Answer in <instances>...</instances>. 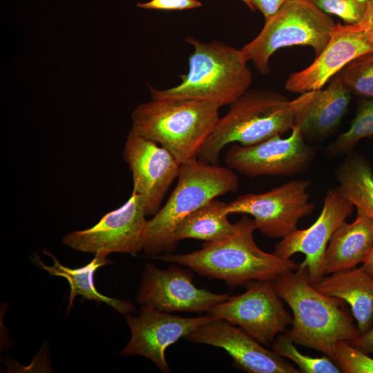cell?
<instances>
[{
	"label": "cell",
	"instance_id": "obj_1",
	"mask_svg": "<svg viewBox=\"0 0 373 373\" xmlns=\"http://www.w3.org/2000/svg\"><path fill=\"white\" fill-rule=\"evenodd\" d=\"M235 225L231 236L217 242H205L200 249L187 254H162L154 258L186 266L209 278L222 280L230 288L254 280L273 281L299 268L294 261L265 252L257 246L253 218L244 216Z\"/></svg>",
	"mask_w": 373,
	"mask_h": 373
},
{
	"label": "cell",
	"instance_id": "obj_2",
	"mask_svg": "<svg viewBox=\"0 0 373 373\" xmlns=\"http://www.w3.org/2000/svg\"><path fill=\"white\" fill-rule=\"evenodd\" d=\"M272 283L293 312L291 328L285 332L295 345L319 351L334 361L338 342H350L360 336L352 318L341 308L344 301L316 290L307 267L299 266Z\"/></svg>",
	"mask_w": 373,
	"mask_h": 373
},
{
	"label": "cell",
	"instance_id": "obj_3",
	"mask_svg": "<svg viewBox=\"0 0 373 373\" xmlns=\"http://www.w3.org/2000/svg\"><path fill=\"white\" fill-rule=\"evenodd\" d=\"M193 48L181 82L168 89L149 86L151 99H189L230 105L248 90L253 77L240 49L220 41L204 42L186 37Z\"/></svg>",
	"mask_w": 373,
	"mask_h": 373
},
{
	"label": "cell",
	"instance_id": "obj_4",
	"mask_svg": "<svg viewBox=\"0 0 373 373\" xmlns=\"http://www.w3.org/2000/svg\"><path fill=\"white\" fill-rule=\"evenodd\" d=\"M237 175L229 169L199 159L182 164L177 184L162 208L146 221L143 250L150 256L172 253L174 232L190 213L216 197L238 191Z\"/></svg>",
	"mask_w": 373,
	"mask_h": 373
},
{
	"label": "cell",
	"instance_id": "obj_5",
	"mask_svg": "<svg viewBox=\"0 0 373 373\" xmlns=\"http://www.w3.org/2000/svg\"><path fill=\"white\" fill-rule=\"evenodd\" d=\"M219 108L207 102L151 99L133 110L132 127L169 151L181 165L198 159L220 118Z\"/></svg>",
	"mask_w": 373,
	"mask_h": 373
},
{
	"label": "cell",
	"instance_id": "obj_6",
	"mask_svg": "<svg viewBox=\"0 0 373 373\" xmlns=\"http://www.w3.org/2000/svg\"><path fill=\"white\" fill-rule=\"evenodd\" d=\"M294 123V100L271 90H247L219 118L198 159L219 164L220 153L227 144L254 145L285 133Z\"/></svg>",
	"mask_w": 373,
	"mask_h": 373
},
{
	"label": "cell",
	"instance_id": "obj_7",
	"mask_svg": "<svg viewBox=\"0 0 373 373\" xmlns=\"http://www.w3.org/2000/svg\"><path fill=\"white\" fill-rule=\"evenodd\" d=\"M331 17L312 1L287 0L265 20L260 33L240 50L263 75L270 72L269 60L278 49L309 46L318 56L329 41L336 27Z\"/></svg>",
	"mask_w": 373,
	"mask_h": 373
},
{
	"label": "cell",
	"instance_id": "obj_8",
	"mask_svg": "<svg viewBox=\"0 0 373 373\" xmlns=\"http://www.w3.org/2000/svg\"><path fill=\"white\" fill-rule=\"evenodd\" d=\"M310 184L306 180H293L265 193L240 195L227 203V213L251 216L262 233L283 238L297 229L302 218L315 210L307 191Z\"/></svg>",
	"mask_w": 373,
	"mask_h": 373
},
{
	"label": "cell",
	"instance_id": "obj_9",
	"mask_svg": "<svg viewBox=\"0 0 373 373\" xmlns=\"http://www.w3.org/2000/svg\"><path fill=\"white\" fill-rule=\"evenodd\" d=\"M245 286L244 293L228 297L207 314L238 326L262 345L269 346L291 325L293 317L285 309L272 281L254 280Z\"/></svg>",
	"mask_w": 373,
	"mask_h": 373
},
{
	"label": "cell",
	"instance_id": "obj_10",
	"mask_svg": "<svg viewBox=\"0 0 373 373\" xmlns=\"http://www.w3.org/2000/svg\"><path fill=\"white\" fill-rule=\"evenodd\" d=\"M291 131L286 138L277 135L254 145L235 143L226 153L227 167L250 178L293 176L305 171L316 150L306 142L298 126Z\"/></svg>",
	"mask_w": 373,
	"mask_h": 373
},
{
	"label": "cell",
	"instance_id": "obj_11",
	"mask_svg": "<svg viewBox=\"0 0 373 373\" xmlns=\"http://www.w3.org/2000/svg\"><path fill=\"white\" fill-rule=\"evenodd\" d=\"M146 216L142 197L133 191L122 207L106 213L90 228L66 233L61 242L85 253H102L108 256L119 252L136 255L143 250Z\"/></svg>",
	"mask_w": 373,
	"mask_h": 373
},
{
	"label": "cell",
	"instance_id": "obj_12",
	"mask_svg": "<svg viewBox=\"0 0 373 373\" xmlns=\"http://www.w3.org/2000/svg\"><path fill=\"white\" fill-rule=\"evenodd\" d=\"M173 263L165 269L153 264L145 265L136 295L141 307H151L164 312L201 313L228 298L227 294H216L196 287L189 269Z\"/></svg>",
	"mask_w": 373,
	"mask_h": 373
},
{
	"label": "cell",
	"instance_id": "obj_13",
	"mask_svg": "<svg viewBox=\"0 0 373 373\" xmlns=\"http://www.w3.org/2000/svg\"><path fill=\"white\" fill-rule=\"evenodd\" d=\"M123 157L132 173L133 191L142 197L146 216H154L178 178L180 164L169 151L133 127L124 144Z\"/></svg>",
	"mask_w": 373,
	"mask_h": 373
},
{
	"label": "cell",
	"instance_id": "obj_14",
	"mask_svg": "<svg viewBox=\"0 0 373 373\" xmlns=\"http://www.w3.org/2000/svg\"><path fill=\"white\" fill-rule=\"evenodd\" d=\"M124 316L131 336L121 355L144 356L163 373L171 372L165 358L166 350L200 325L214 320L207 314L185 318L151 307H141L138 316L131 313Z\"/></svg>",
	"mask_w": 373,
	"mask_h": 373
},
{
	"label": "cell",
	"instance_id": "obj_15",
	"mask_svg": "<svg viewBox=\"0 0 373 373\" xmlns=\"http://www.w3.org/2000/svg\"><path fill=\"white\" fill-rule=\"evenodd\" d=\"M353 207L336 188L329 189L315 222L307 229H296L283 238L273 253L283 259H289L296 253L305 254L300 266L307 267L312 284L318 283L325 276V256L329 240L339 225L352 215Z\"/></svg>",
	"mask_w": 373,
	"mask_h": 373
},
{
	"label": "cell",
	"instance_id": "obj_16",
	"mask_svg": "<svg viewBox=\"0 0 373 373\" xmlns=\"http://www.w3.org/2000/svg\"><path fill=\"white\" fill-rule=\"evenodd\" d=\"M185 338L191 343L222 348L232 358L236 368L248 373L300 372L273 350L264 347L242 329L225 320H212Z\"/></svg>",
	"mask_w": 373,
	"mask_h": 373
},
{
	"label": "cell",
	"instance_id": "obj_17",
	"mask_svg": "<svg viewBox=\"0 0 373 373\" xmlns=\"http://www.w3.org/2000/svg\"><path fill=\"white\" fill-rule=\"evenodd\" d=\"M372 51L373 44L358 24L338 23L325 48L308 67L289 76L285 89L300 94L321 89L351 61Z\"/></svg>",
	"mask_w": 373,
	"mask_h": 373
},
{
	"label": "cell",
	"instance_id": "obj_18",
	"mask_svg": "<svg viewBox=\"0 0 373 373\" xmlns=\"http://www.w3.org/2000/svg\"><path fill=\"white\" fill-rule=\"evenodd\" d=\"M351 94L336 76L324 90L301 93L293 99L294 126L300 128L305 140L325 138L341 121L349 106Z\"/></svg>",
	"mask_w": 373,
	"mask_h": 373
},
{
	"label": "cell",
	"instance_id": "obj_19",
	"mask_svg": "<svg viewBox=\"0 0 373 373\" xmlns=\"http://www.w3.org/2000/svg\"><path fill=\"white\" fill-rule=\"evenodd\" d=\"M313 285L323 294L350 305L361 334L373 326V276L362 267L325 275Z\"/></svg>",
	"mask_w": 373,
	"mask_h": 373
},
{
	"label": "cell",
	"instance_id": "obj_20",
	"mask_svg": "<svg viewBox=\"0 0 373 373\" xmlns=\"http://www.w3.org/2000/svg\"><path fill=\"white\" fill-rule=\"evenodd\" d=\"M373 246V219L357 213L352 223L344 221L335 230L325 256V276L350 270L362 263Z\"/></svg>",
	"mask_w": 373,
	"mask_h": 373
},
{
	"label": "cell",
	"instance_id": "obj_21",
	"mask_svg": "<svg viewBox=\"0 0 373 373\" xmlns=\"http://www.w3.org/2000/svg\"><path fill=\"white\" fill-rule=\"evenodd\" d=\"M44 253L53 260L52 265H47L44 263L38 254L34 255L32 260L50 275L63 277L68 280L70 290L66 309L67 313L70 309L75 298L77 295L88 300H95L97 303H105L123 315L135 311V307L131 303L106 296L100 294L94 285L93 276L95 271L100 267L113 263L108 259V255L96 253L94 258L87 265L79 268L71 269L61 265L56 257L48 251L44 249Z\"/></svg>",
	"mask_w": 373,
	"mask_h": 373
},
{
	"label": "cell",
	"instance_id": "obj_22",
	"mask_svg": "<svg viewBox=\"0 0 373 373\" xmlns=\"http://www.w3.org/2000/svg\"><path fill=\"white\" fill-rule=\"evenodd\" d=\"M336 188L357 213L373 219V171L369 162L360 154L349 153L336 169Z\"/></svg>",
	"mask_w": 373,
	"mask_h": 373
},
{
	"label": "cell",
	"instance_id": "obj_23",
	"mask_svg": "<svg viewBox=\"0 0 373 373\" xmlns=\"http://www.w3.org/2000/svg\"><path fill=\"white\" fill-rule=\"evenodd\" d=\"M227 203L213 200L188 215L176 227L175 239L193 238L217 242L231 236L236 225L230 222Z\"/></svg>",
	"mask_w": 373,
	"mask_h": 373
},
{
	"label": "cell",
	"instance_id": "obj_24",
	"mask_svg": "<svg viewBox=\"0 0 373 373\" xmlns=\"http://www.w3.org/2000/svg\"><path fill=\"white\" fill-rule=\"evenodd\" d=\"M370 137H373V98H365L360 103L350 128L325 151L331 156L349 153L360 140Z\"/></svg>",
	"mask_w": 373,
	"mask_h": 373
},
{
	"label": "cell",
	"instance_id": "obj_25",
	"mask_svg": "<svg viewBox=\"0 0 373 373\" xmlns=\"http://www.w3.org/2000/svg\"><path fill=\"white\" fill-rule=\"evenodd\" d=\"M336 77L351 93L373 98V51L351 61Z\"/></svg>",
	"mask_w": 373,
	"mask_h": 373
},
{
	"label": "cell",
	"instance_id": "obj_26",
	"mask_svg": "<svg viewBox=\"0 0 373 373\" xmlns=\"http://www.w3.org/2000/svg\"><path fill=\"white\" fill-rule=\"evenodd\" d=\"M288 335L276 338L271 344L272 350L283 358L291 360L303 373H339L341 372L333 360L326 355L314 358L300 353Z\"/></svg>",
	"mask_w": 373,
	"mask_h": 373
},
{
	"label": "cell",
	"instance_id": "obj_27",
	"mask_svg": "<svg viewBox=\"0 0 373 373\" xmlns=\"http://www.w3.org/2000/svg\"><path fill=\"white\" fill-rule=\"evenodd\" d=\"M334 361L341 372L373 373V358L346 341L337 343Z\"/></svg>",
	"mask_w": 373,
	"mask_h": 373
},
{
	"label": "cell",
	"instance_id": "obj_28",
	"mask_svg": "<svg viewBox=\"0 0 373 373\" xmlns=\"http://www.w3.org/2000/svg\"><path fill=\"white\" fill-rule=\"evenodd\" d=\"M369 0H312L327 15L340 17L345 24H357L364 15Z\"/></svg>",
	"mask_w": 373,
	"mask_h": 373
},
{
	"label": "cell",
	"instance_id": "obj_29",
	"mask_svg": "<svg viewBox=\"0 0 373 373\" xmlns=\"http://www.w3.org/2000/svg\"><path fill=\"white\" fill-rule=\"evenodd\" d=\"M201 6L199 0H150L137 3V6L142 9L159 10H191Z\"/></svg>",
	"mask_w": 373,
	"mask_h": 373
},
{
	"label": "cell",
	"instance_id": "obj_30",
	"mask_svg": "<svg viewBox=\"0 0 373 373\" xmlns=\"http://www.w3.org/2000/svg\"><path fill=\"white\" fill-rule=\"evenodd\" d=\"M252 10L258 9L267 20L273 16L287 0H249Z\"/></svg>",
	"mask_w": 373,
	"mask_h": 373
},
{
	"label": "cell",
	"instance_id": "obj_31",
	"mask_svg": "<svg viewBox=\"0 0 373 373\" xmlns=\"http://www.w3.org/2000/svg\"><path fill=\"white\" fill-rule=\"evenodd\" d=\"M357 24L373 44V0L368 1L367 9Z\"/></svg>",
	"mask_w": 373,
	"mask_h": 373
},
{
	"label": "cell",
	"instance_id": "obj_32",
	"mask_svg": "<svg viewBox=\"0 0 373 373\" xmlns=\"http://www.w3.org/2000/svg\"><path fill=\"white\" fill-rule=\"evenodd\" d=\"M356 349L366 353H373V326L353 341L349 342Z\"/></svg>",
	"mask_w": 373,
	"mask_h": 373
},
{
	"label": "cell",
	"instance_id": "obj_33",
	"mask_svg": "<svg viewBox=\"0 0 373 373\" xmlns=\"http://www.w3.org/2000/svg\"><path fill=\"white\" fill-rule=\"evenodd\" d=\"M361 266L367 273L373 276V246L365 256Z\"/></svg>",
	"mask_w": 373,
	"mask_h": 373
},
{
	"label": "cell",
	"instance_id": "obj_34",
	"mask_svg": "<svg viewBox=\"0 0 373 373\" xmlns=\"http://www.w3.org/2000/svg\"><path fill=\"white\" fill-rule=\"evenodd\" d=\"M241 1H242L248 6V8L252 10V8L249 0H241Z\"/></svg>",
	"mask_w": 373,
	"mask_h": 373
},
{
	"label": "cell",
	"instance_id": "obj_35",
	"mask_svg": "<svg viewBox=\"0 0 373 373\" xmlns=\"http://www.w3.org/2000/svg\"><path fill=\"white\" fill-rule=\"evenodd\" d=\"M307 1H312V0H307Z\"/></svg>",
	"mask_w": 373,
	"mask_h": 373
}]
</instances>
